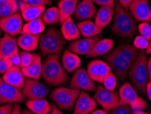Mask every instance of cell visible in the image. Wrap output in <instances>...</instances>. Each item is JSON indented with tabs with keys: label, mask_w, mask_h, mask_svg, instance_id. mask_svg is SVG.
I'll return each instance as SVG.
<instances>
[{
	"label": "cell",
	"mask_w": 151,
	"mask_h": 114,
	"mask_svg": "<svg viewBox=\"0 0 151 114\" xmlns=\"http://www.w3.org/2000/svg\"><path fill=\"white\" fill-rule=\"evenodd\" d=\"M19 7L23 19L27 22L41 18L45 11V6H34L20 1Z\"/></svg>",
	"instance_id": "cell-18"
},
{
	"label": "cell",
	"mask_w": 151,
	"mask_h": 114,
	"mask_svg": "<svg viewBox=\"0 0 151 114\" xmlns=\"http://www.w3.org/2000/svg\"><path fill=\"white\" fill-rule=\"evenodd\" d=\"M0 54L12 60L19 55L17 40L5 33L0 40Z\"/></svg>",
	"instance_id": "cell-17"
},
{
	"label": "cell",
	"mask_w": 151,
	"mask_h": 114,
	"mask_svg": "<svg viewBox=\"0 0 151 114\" xmlns=\"http://www.w3.org/2000/svg\"><path fill=\"white\" fill-rule=\"evenodd\" d=\"M97 68H98V75H99V83L102 84L104 78L108 75V73L112 71L111 67L109 64L106 63V62L102 60H96Z\"/></svg>",
	"instance_id": "cell-33"
},
{
	"label": "cell",
	"mask_w": 151,
	"mask_h": 114,
	"mask_svg": "<svg viewBox=\"0 0 151 114\" xmlns=\"http://www.w3.org/2000/svg\"><path fill=\"white\" fill-rule=\"evenodd\" d=\"M9 1H10V0H0V6H1L4 4L7 3V2Z\"/></svg>",
	"instance_id": "cell-53"
},
{
	"label": "cell",
	"mask_w": 151,
	"mask_h": 114,
	"mask_svg": "<svg viewBox=\"0 0 151 114\" xmlns=\"http://www.w3.org/2000/svg\"><path fill=\"white\" fill-rule=\"evenodd\" d=\"M119 2V4H121V6L123 8H125V10H128L129 7L131 4L134 0H118Z\"/></svg>",
	"instance_id": "cell-44"
},
{
	"label": "cell",
	"mask_w": 151,
	"mask_h": 114,
	"mask_svg": "<svg viewBox=\"0 0 151 114\" xmlns=\"http://www.w3.org/2000/svg\"><path fill=\"white\" fill-rule=\"evenodd\" d=\"M21 91L29 100H36L45 98L48 94L49 89L38 80L25 77V84Z\"/></svg>",
	"instance_id": "cell-11"
},
{
	"label": "cell",
	"mask_w": 151,
	"mask_h": 114,
	"mask_svg": "<svg viewBox=\"0 0 151 114\" xmlns=\"http://www.w3.org/2000/svg\"><path fill=\"white\" fill-rule=\"evenodd\" d=\"M19 57L21 60V68H24L29 66L34 59L35 53L25 51H21L19 52Z\"/></svg>",
	"instance_id": "cell-35"
},
{
	"label": "cell",
	"mask_w": 151,
	"mask_h": 114,
	"mask_svg": "<svg viewBox=\"0 0 151 114\" xmlns=\"http://www.w3.org/2000/svg\"><path fill=\"white\" fill-rule=\"evenodd\" d=\"M1 32H2V31H1V28H0V36L1 35Z\"/></svg>",
	"instance_id": "cell-54"
},
{
	"label": "cell",
	"mask_w": 151,
	"mask_h": 114,
	"mask_svg": "<svg viewBox=\"0 0 151 114\" xmlns=\"http://www.w3.org/2000/svg\"><path fill=\"white\" fill-rule=\"evenodd\" d=\"M149 44V41L145 38L143 37L142 36L139 35L137 36L134 40V45L135 48L138 50L144 51L146 50Z\"/></svg>",
	"instance_id": "cell-38"
},
{
	"label": "cell",
	"mask_w": 151,
	"mask_h": 114,
	"mask_svg": "<svg viewBox=\"0 0 151 114\" xmlns=\"http://www.w3.org/2000/svg\"><path fill=\"white\" fill-rule=\"evenodd\" d=\"M114 15V8L101 6L96 13L95 23L102 30L112 21Z\"/></svg>",
	"instance_id": "cell-24"
},
{
	"label": "cell",
	"mask_w": 151,
	"mask_h": 114,
	"mask_svg": "<svg viewBox=\"0 0 151 114\" xmlns=\"http://www.w3.org/2000/svg\"><path fill=\"white\" fill-rule=\"evenodd\" d=\"M146 94H147V96L149 100L151 101V81L148 82L147 86H146Z\"/></svg>",
	"instance_id": "cell-48"
},
{
	"label": "cell",
	"mask_w": 151,
	"mask_h": 114,
	"mask_svg": "<svg viewBox=\"0 0 151 114\" xmlns=\"http://www.w3.org/2000/svg\"><path fill=\"white\" fill-rule=\"evenodd\" d=\"M42 20L44 25L57 24L60 21V14L59 8L57 7H50L44 11L42 17Z\"/></svg>",
	"instance_id": "cell-31"
},
{
	"label": "cell",
	"mask_w": 151,
	"mask_h": 114,
	"mask_svg": "<svg viewBox=\"0 0 151 114\" xmlns=\"http://www.w3.org/2000/svg\"><path fill=\"white\" fill-rule=\"evenodd\" d=\"M87 71L88 75H89L93 81H99V75H98V68H97V61L96 60H93V61L90 62L87 66Z\"/></svg>",
	"instance_id": "cell-36"
},
{
	"label": "cell",
	"mask_w": 151,
	"mask_h": 114,
	"mask_svg": "<svg viewBox=\"0 0 151 114\" xmlns=\"http://www.w3.org/2000/svg\"><path fill=\"white\" fill-rule=\"evenodd\" d=\"M22 72L26 78L39 80L42 77V62L40 53H35L34 59L29 66L21 68Z\"/></svg>",
	"instance_id": "cell-21"
},
{
	"label": "cell",
	"mask_w": 151,
	"mask_h": 114,
	"mask_svg": "<svg viewBox=\"0 0 151 114\" xmlns=\"http://www.w3.org/2000/svg\"><path fill=\"white\" fill-rule=\"evenodd\" d=\"M132 109L129 105H121L109 111V114H132Z\"/></svg>",
	"instance_id": "cell-40"
},
{
	"label": "cell",
	"mask_w": 151,
	"mask_h": 114,
	"mask_svg": "<svg viewBox=\"0 0 151 114\" xmlns=\"http://www.w3.org/2000/svg\"><path fill=\"white\" fill-rule=\"evenodd\" d=\"M137 30L141 36L150 41L151 39V25L148 22H142L137 27Z\"/></svg>",
	"instance_id": "cell-37"
},
{
	"label": "cell",
	"mask_w": 151,
	"mask_h": 114,
	"mask_svg": "<svg viewBox=\"0 0 151 114\" xmlns=\"http://www.w3.org/2000/svg\"><path fill=\"white\" fill-rule=\"evenodd\" d=\"M112 20V31L115 34L123 38H132L136 34V21L129 11L122 7L118 0H114Z\"/></svg>",
	"instance_id": "cell-1"
},
{
	"label": "cell",
	"mask_w": 151,
	"mask_h": 114,
	"mask_svg": "<svg viewBox=\"0 0 151 114\" xmlns=\"http://www.w3.org/2000/svg\"><path fill=\"white\" fill-rule=\"evenodd\" d=\"M61 63L63 68L68 73H74L82 65V61L78 55L71 52L68 49L63 51Z\"/></svg>",
	"instance_id": "cell-20"
},
{
	"label": "cell",
	"mask_w": 151,
	"mask_h": 114,
	"mask_svg": "<svg viewBox=\"0 0 151 114\" xmlns=\"http://www.w3.org/2000/svg\"><path fill=\"white\" fill-rule=\"evenodd\" d=\"M132 114H150L144 112V111H138V110H132Z\"/></svg>",
	"instance_id": "cell-51"
},
{
	"label": "cell",
	"mask_w": 151,
	"mask_h": 114,
	"mask_svg": "<svg viewBox=\"0 0 151 114\" xmlns=\"http://www.w3.org/2000/svg\"><path fill=\"white\" fill-rule=\"evenodd\" d=\"M25 99L21 90L8 84L0 77V103H21Z\"/></svg>",
	"instance_id": "cell-10"
},
{
	"label": "cell",
	"mask_w": 151,
	"mask_h": 114,
	"mask_svg": "<svg viewBox=\"0 0 151 114\" xmlns=\"http://www.w3.org/2000/svg\"><path fill=\"white\" fill-rule=\"evenodd\" d=\"M97 102L86 91L79 94L74 108V114H90L96 109Z\"/></svg>",
	"instance_id": "cell-15"
},
{
	"label": "cell",
	"mask_w": 151,
	"mask_h": 114,
	"mask_svg": "<svg viewBox=\"0 0 151 114\" xmlns=\"http://www.w3.org/2000/svg\"><path fill=\"white\" fill-rule=\"evenodd\" d=\"M81 91L70 88L59 87L52 90L50 95V98L55 102L59 109L70 111L74 108Z\"/></svg>",
	"instance_id": "cell-5"
},
{
	"label": "cell",
	"mask_w": 151,
	"mask_h": 114,
	"mask_svg": "<svg viewBox=\"0 0 151 114\" xmlns=\"http://www.w3.org/2000/svg\"><path fill=\"white\" fill-rule=\"evenodd\" d=\"M81 35L84 38H93L97 36L102 32V30L98 28L95 22L91 20L81 21L77 25Z\"/></svg>",
	"instance_id": "cell-29"
},
{
	"label": "cell",
	"mask_w": 151,
	"mask_h": 114,
	"mask_svg": "<svg viewBox=\"0 0 151 114\" xmlns=\"http://www.w3.org/2000/svg\"><path fill=\"white\" fill-rule=\"evenodd\" d=\"M93 98L106 112L116 108L120 99L119 92L108 90L103 86H99L96 88Z\"/></svg>",
	"instance_id": "cell-8"
},
{
	"label": "cell",
	"mask_w": 151,
	"mask_h": 114,
	"mask_svg": "<svg viewBox=\"0 0 151 114\" xmlns=\"http://www.w3.org/2000/svg\"><path fill=\"white\" fill-rule=\"evenodd\" d=\"M11 114H22L21 106H20L19 103H15L14 105V107H13V110Z\"/></svg>",
	"instance_id": "cell-46"
},
{
	"label": "cell",
	"mask_w": 151,
	"mask_h": 114,
	"mask_svg": "<svg viewBox=\"0 0 151 114\" xmlns=\"http://www.w3.org/2000/svg\"><path fill=\"white\" fill-rule=\"evenodd\" d=\"M128 10L137 22H151V8L148 0H134Z\"/></svg>",
	"instance_id": "cell-13"
},
{
	"label": "cell",
	"mask_w": 151,
	"mask_h": 114,
	"mask_svg": "<svg viewBox=\"0 0 151 114\" xmlns=\"http://www.w3.org/2000/svg\"><path fill=\"white\" fill-rule=\"evenodd\" d=\"M23 17L19 12L11 16L0 19V28L1 31L11 36L21 34L23 31Z\"/></svg>",
	"instance_id": "cell-12"
},
{
	"label": "cell",
	"mask_w": 151,
	"mask_h": 114,
	"mask_svg": "<svg viewBox=\"0 0 151 114\" xmlns=\"http://www.w3.org/2000/svg\"><path fill=\"white\" fill-rule=\"evenodd\" d=\"M114 42L110 38L101 39L95 44L91 52L86 55L87 57H99L108 54L114 46Z\"/></svg>",
	"instance_id": "cell-25"
},
{
	"label": "cell",
	"mask_w": 151,
	"mask_h": 114,
	"mask_svg": "<svg viewBox=\"0 0 151 114\" xmlns=\"http://www.w3.org/2000/svg\"><path fill=\"white\" fill-rule=\"evenodd\" d=\"M103 86L108 90L114 91L117 84V79L112 71H111L104 78L102 82Z\"/></svg>",
	"instance_id": "cell-34"
},
{
	"label": "cell",
	"mask_w": 151,
	"mask_h": 114,
	"mask_svg": "<svg viewBox=\"0 0 151 114\" xmlns=\"http://www.w3.org/2000/svg\"><path fill=\"white\" fill-rule=\"evenodd\" d=\"M145 51H139L138 55L131 67L129 76L135 90L141 94L146 91V86L148 82L147 68V57Z\"/></svg>",
	"instance_id": "cell-4"
},
{
	"label": "cell",
	"mask_w": 151,
	"mask_h": 114,
	"mask_svg": "<svg viewBox=\"0 0 151 114\" xmlns=\"http://www.w3.org/2000/svg\"><path fill=\"white\" fill-rule=\"evenodd\" d=\"M68 88L84 91H94L96 90L95 81L91 79L87 71L84 68H79L73 74Z\"/></svg>",
	"instance_id": "cell-9"
},
{
	"label": "cell",
	"mask_w": 151,
	"mask_h": 114,
	"mask_svg": "<svg viewBox=\"0 0 151 114\" xmlns=\"http://www.w3.org/2000/svg\"><path fill=\"white\" fill-rule=\"evenodd\" d=\"M12 66V60L0 54V74L1 75L5 74Z\"/></svg>",
	"instance_id": "cell-39"
},
{
	"label": "cell",
	"mask_w": 151,
	"mask_h": 114,
	"mask_svg": "<svg viewBox=\"0 0 151 114\" xmlns=\"http://www.w3.org/2000/svg\"><path fill=\"white\" fill-rule=\"evenodd\" d=\"M104 60L111 67L112 71L116 76L118 81L121 83L125 81L132 64L117 54L113 49L106 54L104 57Z\"/></svg>",
	"instance_id": "cell-7"
},
{
	"label": "cell",
	"mask_w": 151,
	"mask_h": 114,
	"mask_svg": "<svg viewBox=\"0 0 151 114\" xmlns=\"http://www.w3.org/2000/svg\"><path fill=\"white\" fill-rule=\"evenodd\" d=\"M61 32L65 41H76L81 36V32L72 17L68 18L61 23Z\"/></svg>",
	"instance_id": "cell-22"
},
{
	"label": "cell",
	"mask_w": 151,
	"mask_h": 114,
	"mask_svg": "<svg viewBox=\"0 0 151 114\" xmlns=\"http://www.w3.org/2000/svg\"><path fill=\"white\" fill-rule=\"evenodd\" d=\"M26 106L29 110L35 114H50L51 105L45 98L36 100H28Z\"/></svg>",
	"instance_id": "cell-27"
},
{
	"label": "cell",
	"mask_w": 151,
	"mask_h": 114,
	"mask_svg": "<svg viewBox=\"0 0 151 114\" xmlns=\"http://www.w3.org/2000/svg\"><path fill=\"white\" fill-rule=\"evenodd\" d=\"M90 114H108V112H106L104 110H101V109H97V110H94L92 111Z\"/></svg>",
	"instance_id": "cell-49"
},
{
	"label": "cell",
	"mask_w": 151,
	"mask_h": 114,
	"mask_svg": "<svg viewBox=\"0 0 151 114\" xmlns=\"http://www.w3.org/2000/svg\"><path fill=\"white\" fill-rule=\"evenodd\" d=\"M147 68L148 74V80L151 81V57L148 58L147 60Z\"/></svg>",
	"instance_id": "cell-47"
},
{
	"label": "cell",
	"mask_w": 151,
	"mask_h": 114,
	"mask_svg": "<svg viewBox=\"0 0 151 114\" xmlns=\"http://www.w3.org/2000/svg\"><path fill=\"white\" fill-rule=\"evenodd\" d=\"M145 53L146 55H151V39L149 41V44H148V46L147 49L145 50Z\"/></svg>",
	"instance_id": "cell-50"
},
{
	"label": "cell",
	"mask_w": 151,
	"mask_h": 114,
	"mask_svg": "<svg viewBox=\"0 0 151 114\" xmlns=\"http://www.w3.org/2000/svg\"><path fill=\"white\" fill-rule=\"evenodd\" d=\"M101 39V36H97L93 38H84L83 39L76 40L70 42L68 49L77 55L86 56L94 47L95 44Z\"/></svg>",
	"instance_id": "cell-14"
},
{
	"label": "cell",
	"mask_w": 151,
	"mask_h": 114,
	"mask_svg": "<svg viewBox=\"0 0 151 114\" xmlns=\"http://www.w3.org/2000/svg\"><path fill=\"white\" fill-rule=\"evenodd\" d=\"M0 40H1V38H0Z\"/></svg>",
	"instance_id": "cell-55"
},
{
	"label": "cell",
	"mask_w": 151,
	"mask_h": 114,
	"mask_svg": "<svg viewBox=\"0 0 151 114\" xmlns=\"http://www.w3.org/2000/svg\"><path fill=\"white\" fill-rule=\"evenodd\" d=\"M21 68L16 66H12L5 74H4L2 79L8 84L22 90L25 84V76Z\"/></svg>",
	"instance_id": "cell-19"
},
{
	"label": "cell",
	"mask_w": 151,
	"mask_h": 114,
	"mask_svg": "<svg viewBox=\"0 0 151 114\" xmlns=\"http://www.w3.org/2000/svg\"><path fill=\"white\" fill-rule=\"evenodd\" d=\"M80 2L79 0H61L58 3L60 14V23L72 17L75 12L76 8Z\"/></svg>",
	"instance_id": "cell-26"
},
{
	"label": "cell",
	"mask_w": 151,
	"mask_h": 114,
	"mask_svg": "<svg viewBox=\"0 0 151 114\" xmlns=\"http://www.w3.org/2000/svg\"><path fill=\"white\" fill-rule=\"evenodd\" d=\"M22 114H35V113H33L32 111H31L30 110H27V109H24V110L22 111Z\"/></svg>",
	"instance_id": "cell-52"
},
{
	"label": "cell",
	"mask_w": 151,
	"mask_h": 114,
	"mask_svg": "<svg viewBox=\"0 0 151 114\" xmlns=\"http://www.w3.org/2000/svg\"><path fill=\"white\" fill-rule=\"evenodd\" d=\"M45 30V25L41 18L27 22L23 25L22 33H28L32 35H40ZM21 33V34H22Z\"/></svg>",
	"instance_id": "cell-30"
},
{
	"label": "cell",
	"mask_w": 151,
	"mask_h": 114,
	"mask_svg": "<svg viewBox=\"0 0 151 114\" xmlns=\"http://www.w3.org/2000/svg\"><path fill=\"white\" fill-rule=\"evenodd\" d=\"M97 12L93 0H82L76 8L74 17L77 21H86L95 17Z\"/></svg>",
	"instance_id": "cell-16"
},
{
	"label": "cell",
	"mask_w": 151,
	"mask_h": 114,
	"mask_svg": "<svg viewBox=\"0 0 151 114\" xmlns=\"http://www.w3.org/2000/svg\"><path fill=\"white\" fill-rule=\"evenodd\" d=\"M40 35H32L28 33H22L17 39V44L19 47L23 51L32 52L36 50L39 44V40Z\"/></svg>",
	"instance_id": "cell-23"
},
{
	"label": "cell",
	"mask_w": 151,
	"mask_h": 114,
	"mask_svg": "<svg viewBox=\"0 0 151 114\" xmlns=\"http://www.w3.org/2000/svg\"><path fill=\"white\" fill-rule=\"evenodd\" d=\"M19 8V4H17V0H10L7 3L0 6V19L16 14Z\"/></svg>",
	"instance_id": "cell-32"
},
{
	"label": "cell",
	"mask_w": 151,
	"mask_h": 114,
	"mask_svg": "<svg viewBox=\"0 0 151 114\" xmlns=\"http://www.w3.org/2000/svg\"><path fill=\"white\" fill-rule=\"evenodd\" d=\"M14 105L12 103L5 104L0 106V114H11Z\"/></svg>",
	"instance_id": "cell-43"
},
{
	"label": "cell",
	"mask_w": 151,
	"mask_h": 114,
	"mask_svg": "<svg viewBox=\"0 0 151 114\" xmlns=\"http://www.w3.org/2000/svg\"><path fill=\"white\" fill-rule=\"evenodd\" d=\"M93 3L101 6H108L114 8V0H93Z\"/></svg>",
	"instance_id": "cell-42"
},
{
	"label": "cell",
	"mask_w": 151,
	"mask_h": 114,
	"mask_svg": "<svg viewBox=\"0 0 151 114\" xmlns=\"http://www.w3.org/2000/svg\"><path fill=\"white\" fill-rule=\"evenodd\" d=\"M65 41L61 32L57 28L52 26L45 33L40 35L38 46L44 57L51 54L61 57Z\"/></svg>",
	"instance_id": "cell-3"
},
{
	"label": "cell",
	"mask_w": 151,
	"mask_h": 114,
	"mask_svg": "<svg viewBox=\"0 0 151 114\" xmlns=\"http://www.w3.org/2000/svg\"><path fill=\"white\" fill-rule=\"evenodd\" d=\"M21 1L34 6H46L51 4V0H21Z\"/></svg>",
	"instance_id": "cell-41"
},
{
	"label": "cell",
	"mask_w": 151,
	"mask_h": 114,
	"mask_svg": "<svg viewBox=\"0 0 151 114\" xmlns=\"http://www.w3.org/2000/svg\"><path fill=\"white\" fill-rule=\"evenodd\" d=\"M42 77L46 84L52 86H60L68 84L70 77L60 62V57L51 54L42 62Z\"/></svg>",
	"instance_id": "cell-2"
},
{
	"label": "cell",
	"mask_w": 151,
	"mask_h": 114,
	"mask_svg": "<svg viewBox=\"0 0 151 114\" xmlns=\"http://www.w3.org/2000/svg\"><path fill=\"white\" fill-rule=\"evenodd\" d=\"M117 54L125 58L132 64L136 60L139 50L130 44H121L113 49Z\"/></svg>",
	"instance_id": "cell-28"
},
{
	"label": "cell",
	"mask_w": 151,
	"mask_h": 114,
	"mask_svg": "<svg viewBox=\"0 0 151 114\" xmlns=\"http://www.w3.org/2000/svg\"><path fill=\"white\" fill-rule=\"evenodd\" d=\"M51 111L50 114H63L55 104H51Z\"/></svg>",
	"instance_id": "cell-45"
},
{
	"label": "cell",
	"mask_w": 151,
	"mask_h": 114,
	"mask_svg": "<svg viewBox=\"0 0 151 114\" xmlns=\"http://www.w3.org/2000/svg\"><path fill=\"white\" fill-rule=\"evenodd\" d=\"M119 105H127L132 110L144 111L147 109L148 103L145 100L137 95L136 90L129 83H125L119 89Z\"/></svg>",
	"instance_id": "cell-6"
}]
</instances>
